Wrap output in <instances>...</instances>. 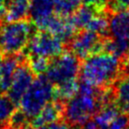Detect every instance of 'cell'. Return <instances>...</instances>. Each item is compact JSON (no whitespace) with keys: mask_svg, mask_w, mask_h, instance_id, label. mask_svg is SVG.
<instances>
[{"mask_svg":"<svg viewBox=\"0 0 129 129\" xmlns=\"http://www.w3.org/2000/svg\"><path fill=\"white\" fill-rule=\"evenodd\" d=\"M29 19V1H8L5 4L4 20L5 22Z\"/></svg>","mask_w":129,"mask_h":129,"instance_id":"obj_13","label":"cell"},{"mask_svg":"<svg viewBox=\"0 0 129 129\" xmlns=\"http://www.w3.org/2000/svg\"><path fill=\"white\" fill-rule=\"evenodd\" d=\"M27 65L30 70L36 76L46 73L51 63V59L40 56H26Z\"/></svg>","mask_w":129,"mask_h":129,"instance_id":"obj_21","label":"cell"},{"mask_svg":"<svg viewBox=\"0 0 129 129\" xmlns=\"http://www.w3.org/2000/svg\"><path fill=\"white\" fill-rule=\"evenodd\" d=\"M108 7L113 12L127 9L129 7V0H111L108 4Z\"/></svg>","mask_w":129,"mask_h":129,"instance_id":"obj_24","label":"cell"},{"mask_svg":"<svg viewBox=\"0 0 129 129\" xmlns=\"http://www.w3.org/2000/svg\"><path fill=\"white\" fill-rule=\"evenodd\" d=\"M79 83L77 80H72L61 84L54 86V100H58L62 103L68 101L75 97L78 92Z\"/></svg>","mask_w":129,"mask_h":129,"instance_id":"obj_16","label":"cell"},{"mask_svg":"<svg viewBox=\"0 0 129 129\" xmlns=\"http://www.w3.org/2000/svg\"><path fill=\"white\" fill-rule=\"evenodd\" d=\"M65 43L47 31L39 30L31 36L26 49V56H40L53 59L64 51Z\"/></svg>","mask_w":129,"mask_h":129,"instance_id":"obj_6","label":"cell"},{"mask_svg":"<svg viewBox=\"0 0 129 129\" xmlns=\"http://www.w3.org/2000/svg\"><path fill=\"white\" fill-rule=\"evenodd\" d=\"M83 0H55L54 14L60 17H70L82 5Z\"/></svg>","mask_w":129,"mask_h":129,"instance_id":"obj_18","label":"cell"},{"mask_svg":"<svg viewBox=\"0 0 129 129\" xmlns=\"http://www.w3.org/2000/svg\"><path fill=\"white\" fill-rule=\"evenodd\" d=\"M82 129H99V128L98 126L97 123L95 122V120L90 119L83 125V128Z\"/></svg>","mask_w":129,"mask_h":129,"instance_id":"obj_26","label":"cell"},{"mask_svg":"<svg viewBox=\"0 0 129 129\" xmlns=\"http://www.w3.org/2000/svg\"><path fill=\"white\" fill-rule=\"evenodd\" d=\"M63 110H64V103L58 100L48 103L37 116L33 118L30 121L31 127L36 128L45 125L57 122L63 118Z\"/></svg>","mask_w":129,"mask_h":129,"instance_id":"obj_9","label":"cell"},{"mask_svg":"<svg viewBox=\"0 0 129 129\" xmlns=\"http://www.w3.org/2000/svg\"><path fill=\"white\" fill-rule=\"evenodd\" d=\"M128 46V41L114 39L112 37L104 38L103 51L108 52L121 59L126 55Z\"/></svg>","mask_w":129,"mask_h":129,"instance_id":"obj_17","label":"cell"},{"mask_svg":"<svg viewBox=\"0 0 129 129\" xmlns=\"http://www.w3.org/2000/svg\"><path fill=\"white\" fill-rule=\"evenodd\" d=\"M98 12H99L93 6L85 5L83 6H80L71 16H70V19L77 31L79 30L81 31L83 29H85L88 23Z\"/></svg>","mask_w":129,"mask_h":129,"instance_id":"obj_14","label":"cell"},{"mask_svg":"<svg viewBox=\"0 0 129 129\" xmlns=\"http://www.w3.org/2000/svg\"><path fill=\"white\" fill-rule=\"evenodd\" d=\"M108 34L114 39L129 42V10L114 12L109 17Z\"/></svg>","mask_w":129,"mask_h":129,"instance_id":"obj_10","label":"cell"},{"mask_svg":"<svg viewBox=\"0 0 129 129\" xmlns=\"http://www.w3.org/2000/svg\"><path fill=\"white\" fill-rule=\"evenodd\" d=\"M110 0H83V2L87 5L93 6L99 12H106L105 9L108 6Z\"/></svg>","mask_w":129,"mask_h":129,"instance_id":"obj_23","label":"cell"},{"mask_svg":"<svg viewBox=\"0 0 129 129\" xmlns=\"http://www.w3.org/2000/svg\"><path fill=\"white\" fill-rule=\"evenodd\" d=\"M34 80V74L30 70L27 61L19 65L12 77V82L7 91V95L16 106H19L21 97H23Z\"/></svg>","mask_w":129,"mask_h":129,"instance_id":"obj_8","label":"cell"},{"mask_svg":"<svg viewBox=\"0 0 129 129\" xmlns=\"http://www.w3.org/2000/svg\"><path fill=\"white\" fill-rule=\"evenodd\" d=\"M33 129H73L72 126L67 122H63V121H57V122H54L51 124L45 125L42 126H39V127L33 128Z\"/></svg>","mask_w":129,"mask_h":129,"instance_id":"obj_25","label":"cell"},{"mask_svg":"<svg viewBox=\"0 0 129 129\" xmlns=\"http://www.w3.org/2000/svg\"><path fill=\"white\" fill-rule=\"evenodd\" d=\"M119 113H121V112L117 105L111 103L104 105L96 112L94 120L99 129H106Z\"/></svg>","mask_w":129,"mask_h":129,"instance_id":"obj_15","label":"cell"},{"mask_svg":"<svg viewBox=\"0 0 129 129\" xmlns=\"http://www.w3.org/2000/svg\"><path fill=\"white\" fill-rule=\"evenodd\" d=\"M83 60L79 73L82 81L95 88L111 87L124 71L120 59L105 51L94 53Z\"/></svg>","mask_w":129,"mask_h":129,"instance_id":"obj_1","label":"cell"},{"mask_svg":"<svg viewBox=\"0 0 129 129\" xmlns=\"http://www.w3.org/2000/svg\"><path fill=\"white\" fill-rule=\"evenodd\" d=\"M55 0H29V19L35 28L54 14Z\"/></svg>","mask_w":129,"mask_h":129,"instance_id":"obj_11","label":"cell"},{"mask_svg":"<svg viewBox=\"0 0 129 129\" xmlns=\"http://www.w3.org/2000/svg\"><path fill=\"white\" fill-rule=\"evenodd\" d=\"M80 59L70 50H66L56 58L51 59V63L46 72V77L54 86L72 80H77L80 73Z\"/></svg>","mask_w":129,"mask_h":129,"instance_id":"obj_5","label":"cell"},{"mask_svg":"<svg viewBox=\"0 0 129 129\" xmlns=\"http://www.w3.org/2000/svg\"><path fill=\"white\" fill-rule=\"evenodd\" d=\"M2 93H3V92H2V90H1V89H0V96H1V95H2Z\"/></svg>","mask_w":129,"mask_h":129,"instance_id":"obj_31","label":"cell"},{"mask_svg":"<svg viewBox=\"0 0 129 129\" xmlns=\"http://www.w3.org/2000/svg\"><path fill=\"white\" fill-rule=\"evenodd\" d=\"M16 107L8 95L2 94L0 96V129H4Z\"/></svg>","mask_w":129,"mask_h":129,"instance_id":"obj_20","label":"cell"},{"mask_svg":"<svg viewBox=\"0 0 129 129\" xmlns=\"http://www.w3.org/2000/svg\"><path fill=\"white\" fill-rule=\"evenodd\" d=\"M54 100V86L46 76L40 75L34 80L31 86L21 97L20 109L29 119L41 112L48 103Z\"/></svg>","mask_w":129,"mask_h":129,"instance_id":"obj_4","label":"cell"},{"mask_svg":"<svg viewBox=\"0 0 129 129\" xmlns=\"http://www.w3.org/2000/svg\"><path fill=\"white\" fill-rule=\"evenodd\" d=\"M5 0H0V17L3 18L4 20V15L5 12Z\"/></svg>","mask_w":129,"mask_h":129,"instance_id":"obj_27","label":"cell"},{"mask_svg":"<svg viewBox=\"0 0 129 129\" xmlns=\"http://www.w3.org/2000/svg\"><path fill=\"white\" fill-rule=\"evenodd\" d=\"M127 114H128V116H129V110H128V112H127Z\"/></svg>","mask_w":129,"mask_h":129,"instance_id":"obj_33","label":"cell"},{"mask_svg":"<svg viewBox=\"0 0 129 129\" xmlns=\"http://www.w3.org/2000/svg\"><path fill=\"white\" fill-rule=\"evenodd\" d=\"M109 17H107L105 12H98L88 23L85 29L97 33L99 35L104 36L108 33Z\"/></svg>","mask_w":129,"mask_h":129,"instance_id":"obj_19","label":"cell"},{"mask_svg":"<svg viewBox=\"0 0 129 129\" xmlns=\"http://www.w3.org/2000/svg\"><path fill=\"white\" fill-rule=\"evenodd\" d=\"M126 64L127 65L128 68H129V42H128V46H127V50L126 52Z\"/></svg>","mask_w":129,"mask_h":129,"instance_id":"obj_28","label":"cell"},{"mask_svg":"<svg viewBox=\"0 0 129 129\" xmlns=\"http://www.w3.org/2000/svg\"><path fill=\"white\" fill-rule=\"evenodd\" d=\"M103 42L104 38L99 34L83 29L69 43L70 50L79 59H84L94 53L103 51Z\"/></svg>","mask_w":129,"mask_h":129,"instance_id":"obj_7","label":"cell"},{"mask_svg":"<svg viewBox=\"0 0 129 129\" xmlns=\"http://www.w3.org/2000/svg\"><path fill=\"white\" fill-rule=\"evenodd\" d=\"M34 27L30 19L3 23L0 26V50L5 56L23 51L32 36Z\"/></svg>","mask_w":129,"mask_h":129,"instance_id":"obj_3","label":"cell"},{"mask_svg":"<svg viewBox=\"0 0 129 129\" xmlns=\"http://www.w3.org/2000/svg\"><path fill=\"white\" fill-rule=\"evenodd\" d=\"M5 55L1 51V50H0V65H1L2 62H3V60L5 59Z\"/></svg>","mask_w":129,"mask_h":129,"instance_id":"obj_29","label":"cell"},{"mask_svg":"<svg viewBox=\"0 0 129 129\" xmlns=\"http://www.w3.org/2000/svg\"><path fill=\"white\" fill-rule=\"evenodd\" d=\"M113 89L114 102L121 112L129 110V72L121 75L115 81Z\"/></svg>","mask_w":129,"mask_h":129,"instance_id":"obj_12","label":"cell"},{"mask_svg":"<svg viewBox=\"0 0 129 129\" xmlns=\"http://www.w3.org/2000/svg\"><path fill=\"white\" fill-rule=\"evenodd\" d=\"M106 129H129V116L125 112L119 113Z\"/></svg>","mask_w":129,"mask_h":129,"instance_id":"obj_22","label":"cell"},{"mask_svg":"<svg viewBox=\"0 0 129 129\" xmlns=\"http://www.w3.org/2000/svg\"><path fill=\"white\" fill-rule=\"evenodd\" d=\"M3 18H1V17H0V26H1V25L2 24H3Z\"/></svg>","mask_w":129,"mask_h":129,"instance_id":"obj_30","label":"cell"},{"mask_svg":"<svg viewBox=\"0 0 129 129\" xmlns=\"http://www.w3.org/2000/svg\"><path fill=\"white\" fill-rule=\"evenodd\" d=\"M101 107L100 88L81 81L77 95L64 103L63 118L71 126H83Z\"/></svg>","mask_w":129,"mask_h":129,"instance_id":"obj_2","label":"cell"},{"mask_svg":"<svg viewBox=\"0 0 129 129\" xmlns=\"http://www.w3.org/2000/svg\"><path fill=\"white\" fill-rule=\"evenodd\" d=\"M0 82H1V72H0Z\"/></svg>","mask_w":129,"mask_h":129,"instance_id":"obj_32","label":"cell"}]
</instances>
